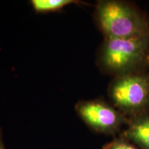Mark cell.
<instances>
[{"mask_svg":"<svg viewBox=\"0 0 149 149\" xmlns=\"http://www.w3.org/2000/svg\"><path fill=\"white\" fill-rule=\"evenodd\" d=\"M94 18L105 38H129L148 35L146 18L125 1H99Z\"/></svg>","mask_w":149,"mask_h":149,"instance_id":"obj_1","label":"cell"},{"mask_svg":"<svg viewBox=\"0 0 149 149\" xmlns=\"http://www.w3.org/2000/svg\"><path fill=\"white\" fill-rule=\"evenodd\" d=\"M102 149H139L135 145L124 137H120L113 139L103 146Z\"/></svg>","mask_w":149,"mask_h":149,"instance_id":"obj_7","label":"cell"},{"mask_svg":"<svg viewBox=\"0 0 149 149\" xmlns=\"http://www.w3.org/2000/svg\"><path fill=\"white\" fill-rule=\"evenodd\" d=\"M0 149H6L4 142H3L2 130L1 128H0Z\"/></svg>","mask_w":149,"mask_h":149,"instance_id":"obj_8","label":"cell"},{"mask_svg":"<svg viewBox=\"0 0 149 149\" xmlns=\"http://www.w3.org/2000/svg\"><path fill=\"white\" fill-rule=\"evenodd\" d=\"M120 136L141 149H149V114L143 113L132 117Z\"/></svg>","mask_w":149,"mask_h":149,"instance_id":"obj_5","label":"cell"},{"mask_svg":"<svg viewBox=\"0 0 149 149\" xmlns=\"http://www.w3.org/2000/svg\"><path fill=\"white\" fill-rule=\"evenodd\" d=\"M146 60L149 61V45H148V53H147V57H146Z\"/></svg>","mask_w":149,"mask_h":149,"instance_id":"obj_9","label":"cell"},{"mask_svg":"<svg viewBox=\"0 0 149 149\" xmlns=\"http://www.w3.org/2000/svg\"><path fill=\"white\" fill-rule=\"evenodd\" d=\"M77 3H79V1H74V0H32L31 1V4L34 10L37 13H42L58 11L66 6Z\"/></svg>","mask_w":149,"mask_h":149,"instance_id":"obj_6","label":"cell"},{"mask_svg":"<svg viewBox=\"0 0 149 149\" xmlns=\"http://www.w3.org/2000/svg\"><path fill=\"white\" fill-rule=\"evenodd\" d=\"M109 94L124 115L133 117L144 113L149 104V76L134 72L116 76L109 86Z\"/></svg>","mask_w":149,"mask_h":149,"instance_id":"obj_3","label":"cell"},{"mask_svg":"<svg viewBox=\"0 0 149 149\" xmlns=\"http://www.w3.org/2000/svg\"><path fill=\"white\" fill-rule=\"evenodd\" d=\"M149 35L129 38H105L98 63L104 72L117 76L133 72L146 60Z\"/></svg>","mask_w":149,"mask_h":149,"instance_id":"obj_2","label":"cell"},{"mask_svg":"<svg viewBox=\"0 0 149 149\" xmlns=\"http://www.w3.org/2000/svg\"><path fill=\"white\" fill-rule=\"evenodd\" d=\"M75 110L88 127L106 135H115L129 122V119L119 110L100 100L80 101Z\"/></svg>","mask_w":149,"mask_h":149,"instance_id":"obj_4","label":"cell"}]
</instances>
